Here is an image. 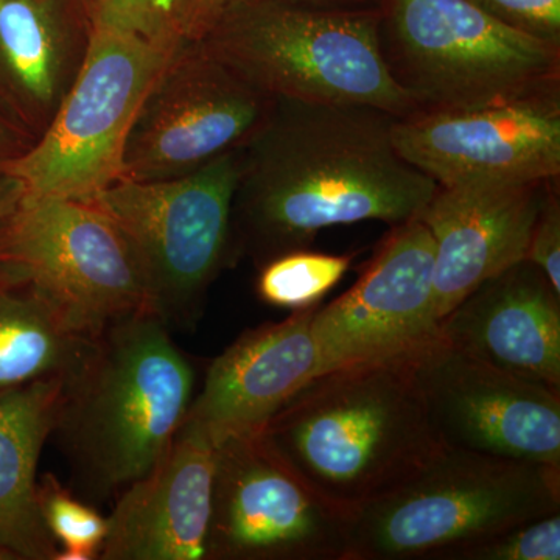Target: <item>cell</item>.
<instances>
[{
    "label": "cell",
    "instance_id": "obj_24",
    "mask_svg": "<svg viewBox=\"0 0 560 560\" xmlns=\"http://www.w3.org/2000/svg\"><path fill=\"white\" fill-rule=\"evenodd\" d=\"M560 512L522 523L456 551L448 560H559Z\"/></svg>",
    "mask_w": 560,
    "mask_h": 560
},
{
    "label": "cell",
    "instance_id": "obj_1",
    "mask_svg": "<svg viewBox=\"0 0 560 560\" xmlns=\"http://www.w3.org/2000/svg\"><path fill=\"white\" fill-rule=\"evenodd\" d=\"M397 117L361 106L272 98L242 149L232 202L231 260L257 267L308 249L320 231L360 221L418 219L438 184L400 156Z\"/></svg>",
    "mask_w": 560,
    "mask_h": 560
},
{
    "label": "cell",
    "instance_id": "obj_9",
    "mask_svg": "<svg viewBox=\"0 0 560 560\" xmlns=\"http://www.w3.org/2000/svg\"><path fill=\"white\" fill-rule=\"evenodd\" d=\"M0 271L31 283L95 335L153 313L135 250L90 200L22 194L0 220Z\"/></svg>",
    "mask_w": 560,
    "mask_h": 560
},
{
    "label": "cell",
    "instance_id": "obj_12",
    "mask_svg": "<svg viewBox=\"0 0 560 560\" xmlns=\"http://www.w3.org/2000/svg\"><path fill=\"white\" fill-rule=\"evenodd\" d=\"M442 445L560 467V393L497 370L441 337L411 352Z\"/></svg>",
    "mask_w": 560,
    "mask_h": 560
},
{
    "label": "cell",
    "instance_id": "obj_11",
    "mask_svg": "<svg viewBox=\"0 0 560 560\" xmlns=\"http://www.w3.org/2000/svg\"><path fill=\"white\" fill-rule=\"evenodd\" d=\"M272 98L242 79L200 40L180 44L143 102L124 154L121 178H178L242 149Z\"/></svg>",
    "mask_w": 560,
    "mask_h": 560
},
{
    "label": "cell",
    "instance_id": "obj_16",
    "mask_svg": "<svg viewBox=\"0 0 560 560\" xmlns=\"http://www.w3.org/2000/svg\"><path fill=\"white\" fill-rule=\"evenodd\" d=\"M217 447L183 422L149 471L119 493L101 560H208Z\"/></svg>",
    "mask_w": 560,
    "mask_h": 560
},
{
    "label": "cell",
    "instance_id": "obj_19",
    "mask_svg": "<svg viewBox=\"0 0 560 560\" xmlns=\"http://www.w3.org/2000/svg\"><path fill=\"white\" fill-rule=\"evenodd\" d=\"M83 0H0V116L38 139L86 54Z\"/></svg>",
    "mask_w": 560,
    "mask_h": 560
},
{
    "label": "cell",
    "instance_id": "obj_17",
    "mask_svg": "<svg viewBox=\"0 0 560 560\" xmlns=\"http://www.w3.org/2000/svg\"><path fill=\"white\" fill-rule=\"evenodd\" d=\"M316 308L242 334L210 364L184 422L197 427L215 447L231 438L260 433L323 371L312 331Z\"/></svg>",
    "mask_w": 560,
    "mask_h": 560
},
{
    "label": "cell",
    "instance_id": "obj_14",
    "mask_svg": "<svg viewBox=\"0 0 560 560\" xmlns=\"http://www.w3.org/2000/svg\"><path fill=\"white\" fill-rule=\"evenodd\" d=\"M434 241L418 219L396 224L352 289L313 313L323 371L389 359L440 337Z\"/></svg>",
    "mask_w": 560,
    "mask_h": 560
},
{
    "label": "cell",
    "instance_id": "obj_33",
    "mask_svg": "<svg viewBox=\"0 0 560 560\" xmlns=\"http://www.w3.org/2000/svg\"><path fill=\"white\" fill-rule=\"evenodd\" d=\"M83 2L88 5V2H90V0H83ZM88 9H90V7H88Z\"/></svg>",
    "mask_w": 560,
    "mask_h": 560
},
{
    "label": "cell",
    "instance_id": "obj_32",
    "mask_svg": "<svg viewBox=\"0 0 560 560\" xmlns=\"http://www.w3.org/2000/svg\"><path fill=\"white\" fill-rule=\"evenodd\" d=\"M0 559H9L2 550H0Z\"/></svg>",
    "mask_w": 560,
    "mask_h": 560
},
{
    "label": "cell",
    "instance_id": "obj_21",
    "mask_svg": "<svg viewBox=\"0 0 560 560\" xmlns=\"http://www.w3.org/2000/svg\"><path fill=\"white\" fill-rule=\"evenodd\" d=\"M97 340L31 283L0 271V396L40 381L68 385Z\"/></svg>",
    "mask_w": 560,
    "mask_h": 560
},
{
    "label": "cell",
    "instance_id": "obj_23",
    "mask_svg": "<svg viewBox=\"0 0 560 560\" xmlns=\"http://www.w3.org/2000/svg\"><path fill=\"white\" fill-rule=\"evenodd\" d=\"M38 503L44 525L62 550H77L92 560L98 559L108 534V518L77 499L50 474L38 482Z\"/></svg>",
    "mask_w": 560,
    "mask_h": 560
},
{
    "label": "cell",
    "instance_id": "obj_18",
    "mask_svg": "<svg viewBox=\"0 0 560 560\" xmlns=\"http://www.w3.org/2000/svg\"><path fill=\"white\" fill-rule=\"evenodd\" d=\"M441 340L560 393V294L523 259L477 287L440 320Z\"/></svg>",
    "mask_w": 560,
    "mask_h": 560
},
{
    "label": "cell",
    "instance_id": "obj_5",
    "mask_svg": "<svg viewBox=\"0 0 560 560\" xmlns=\"http://www.w3.org/2000/svg\"><path fill=\"white\" fill-rule=\"evenodd\" d=\"M560 512V467L442 447L361 508L346 560H448L522 523Z\"/></svg>",
    "mask_w": 560,
    "mask_h": 560
},
{
    "label": "cell",
    "instance_id": "obj_4",
    "mask_svg": "<svg viewBox=\"0 0 560 560\" xmlns=\"http://www.w3.org/2000/svg\"><path fill=\"white\" fill-rule=\"evenodd\" d=\"M200 43L270 98L361 106L397 119L420 110L383 57L378 10L248 0Z\"/></svg>",
    "mask_w": 560,
    "mask_h": 560
},
{
    "label": "cell",
    "instance_id": "obj_2",
    "mask_svg": "<svg viewBox=\"0 0 560 560\" xmlns=\"http://www.w3.org/2000/svg\"><path fill=\"white\" fill-rule=\"evenodd\" d=\"M411 352L323 372L260 431L346 517L407 481L444 447L427 418Z\"/></svg>",
    "mask_w": 560,
    "mask_h": 560
},
{
    "label": "cell",
    "instance_id": "obj_8",
    "mask_svg": "<svg viewBox=\"0 0 560 560\" xmlns=\"http://www.w3.org/2000/svg\"><path fill=\"white\" fill-rule=\"evenodd\" d=\"M242 149L178 178H121L90 200L130 243L145 276L151 312L168 329L194 327L210 285L232 267V202Z\"/></svg>",
    "mask_w": 560,
    "mask_h": 560
},
{
    "label": "cell",
    "instance_id": "obj_7",
    "mask_svg": "<svg viewBox=\"0 0 560 560\" xmlns=\"http://www.w3.org/2000/svg\"><path fill=\"white\" fill-rule=\"evenodd\" d=\"M183 43L91 20L86 54L49 127L0 172L38 197L91 200L108 189L121 179L143 102Z\"/></svg>",
    "mask_w": 560,
    "mask_h": 560
},
{
    "label": "cell",
    "instance_id": "obj_15",
    "mask_svg": "<svg viewBox=\"0 0 560 560\" xmlns=\"http://www.w3.org/2000/svg\"><path fill=\"white\" fill-rule=\"evenodd\" d=\"M558 180L438 186L420 213L434 241L438 323L482 282L525 259L530 232Z\"/></svg>",
    "mask_w": 560,
    "mask_h": 560
},
{
    "label": "cell",
    "instance_id": "obj_26",
    "mask_svg": "<svg viewBox=\"0 0 560 560\" xmlns=\"http://www.w3.org/2000/svg\"><path fill=\"white\" fill-rule=\"evenodd\" d=\"M493 20L533 38L560 44V0H470Z\"/></svg>",
    "mask_w": 560,
    "mask_h": 560
},
{
    "label": "cell",
    "instance_id": "obj_6",
    "mask_svg": "<svg viewBox=\"0 0 560 560\" xmlns=\"http://www.w3.org/2000/svg\"><path fill=\"white\" fill-rule=\"evenodd\" d=\"M383 57L420 110H464L560 91V44L470 0H382Z\"/></svg>",
    "mask_w": 560,
    "mask_h": 560
},
{
    "label": "cell",
    "instance_id": "obj_20",
    "mask_svg": "<svg viewBox=\"0 0 560 560\" xmlns=\"http://www.w3.org/2000/svg\"><path fill=\"white\" fill-rule=\"evenodd\" d=\"M65 386L40 381L0 396V550L9 559L55 560L60 551L40 517L36 470Z\"/></svg>",
    "mask_w": 560,
    "mask_h": 560
},
{
    "label": "cell",
    "instance_id": "obj_27",
    "mask_svg": "<svg viewBox=\"0 0 560 560\" xmlns=\"http://www.w3.org/2000/svg\"><path fill=\"white\" fill-rule=\"evenodd\" d=\"M525 259L550 280L560 294V200L558 184L548 190L539 217L530 232Z\"/></svg>",
    "mask_w": 560,
    "mask_h": 560
},
{
    "label": "cell",
    "instance_id": "obj_31",
    "mask_svg": "<svg viewBox=\"0 0 560 560\" xmlns=\"http://www.w3.org/2000/svg\"><path fill=\"white\" fill-rule=\"evenodd\" d=\"M22 194H24V189H22L20 180L0 172V220L14 209V206L21 200Z\"/></svg>",
    "mask_w": 560,
    "mask_h": 560
},
{
    "label": "cell",
    "instance_id": "obj_30",
    "mask_svg": "<svg viewBox=\"0 0 560 560\" xmlns=\"http://www.w3.org/2000/svg\"><path fill=\"white\" fill-rule=\"evenodd\" d=\"M285 2L331 10H378L382 5V0H285Z\"/></svg>",
    "mask_w": 560,
    "mask_h": 560
},
{
    "label": "cell",
    "instance_id": "obj_29",
    "mask_svg": "<svg viewBox=\"0 0 560 560\" xmlns=\"http://www.w3.org/2000/svg\"><path fill=\"white\" fill-rule=\"evenodd\" d=\"M33 142H35V139H32L31 136L25 135L20 128L14 127L13 124L0 116V167L13 158L20 156L25 150L31 149Z\"/></svg>",
    "mask_w": 560,
    "mask_h": 560
},
{
    "label": "cell",
    "instance_id": "obj_25",
    "mask_svg": "<svg viewBox=\"0 0 560 560\" xmlns=\"http://www.w3.org/2000/svg\"><path fill=\"white\" fill-rule=\"evenodd\" d=\"M91 20L151 39L179 38L178 0H90Z\"/></svg>",
    "mask_w": 560,
    "mask_h": 560
},
{
    "label": "cell",
    "instance_id": "obj_22",
    "mask_svg": "<svg viewBox=\"0 0 560 560\" xmlns=\"http://www.w3.org/2000/svg\"><path fill=\"white\" fill-rule=\"evenodd\" d=\"M353 254L331 256L308 249L290 250L259 268L257 296L271 307L301 312L320 300L349 271Z\"/></svg>",
    "mask_w": 560,
    "mask_h": 560
},
{
    "label": "cell",
    "instance_id": "obj_13",
    "mask_svg": "<svg viewBox=\"0 0 560 560\" xmlns=\"http://www.w3.org/2000/svg\"><path fill=\"white\" fill-rule=\"evenodd\" d=\"M405 161L438 186L560 176V91L464 110H418L393 121Z\"/></svg>",
    "mask_w": 560,
    "mask_h": 560
},
{
    "label": "cell",
    "instance_id": "obj_3",
    "mask_svg": "<svg viewBox=\"0 0 560 560\" xmlns=\"http://www.w3.org/2000/svg\"><path fill=\"white\" fill-rule=\"evenodd\" d=\"M195 368L153 313L98 335L65 386L54 433L90 495L108 499L160 460L194 400Z\"/></svg>",
    "mask_w": 560,
    "mask_h": 560
},
{
    "label": "cell",
    "instance_id": "obj_10",
    "mask_svg": "<svg viewBox=\"0 0 560 560\" xmlns=\"http://www.w3.org/2000/svg\"><path fill=\"white\" fill-rule=\"evenodd\" d=\"M349 526L260 433L217 445L208 560H346Z\"/></svg>",
    "mask_w": 560,
    "mask_h": 560
},
{
    "label": "cell",
    "instance_id": "obj_28",
    "mask_svg": "<svg viewBox=\"0 0 560 560\" xmlns=\"http://www.w3.org/2000/svg\"><path fill=\"white\" fill-rule=\"evenodd\" d=\"M248 0H178L176 31L183 40H200L230 11Z\"/></svg>",
    "mask_w": 560,
    "mask_h": 560
}]
</instances>
